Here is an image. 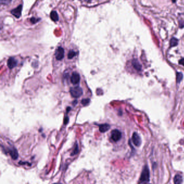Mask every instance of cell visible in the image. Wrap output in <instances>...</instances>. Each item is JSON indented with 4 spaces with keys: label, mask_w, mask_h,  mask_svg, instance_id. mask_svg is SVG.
Listing matches in <instances>:
<instances>
[{
    "label": "cell",
    "mask_w": 184,
    "mask_h": 184,
    "mask_svg": "<svg viewBox=\"0 0 184 184\" xmlns=\"http://www.w3.org/2000/svg\"><path fill=\"white\" fill-rule=\"evenodd\" d=\"M179 64H182V65H183V66H184V58H183V59H182V60H180L179 61Z\"/></svg>",
    "instance_id": "21"
},
{
    "label": "cell",
    "mask_w": 184,
    "mask_h": 184,
    "mask_svg": "<svg viewBox=\"0 0 184 184\" xmlns=\"http://www.w3.org/2000/svg\"><path fill=\"white\" fill-rule=\"evenodd\" d=\"M121 138V133L118 130H114L111 132V139L114 142H117L119 141Z\"/></svg>",
    "instance_id": "3"
},
{
    "label": "cell",
    "mask_w": 184,
    "mask_h": 184,
    "mask_svg": "<svg viewBox=\"0 0 184 184\" xmlns=\"http://www.w3.org/2000/svg\"><path fill=\"white\" fill-rule=\"evenodd\" d=\"M183 75L182 73H177V82L178 83H180L183 80Z\"/></svg>",
    "instance_id": "15"
},
{
    "label": "cell",
    "mask_w": 184,
    "mask_h": 184,
    "mask_svg": "<svg viewBox=\"0 0 184 184\" xmlns=\"http://www.w3.org/2000/svg\"><path fill=\"white\" fill-rule=\"evenodd\" d=\"M39 20H40V19H39V18H36V17H32V18H31V19H30L31 22L32 23H33V24L36 23L38 22Z\"/></svg>",
    "instance_id": "19"
},
{
    "label": "cell",
    "mask_w": 184,
    "mask_h": 184,
    "mask_svg": "<svg viewBox=\"0 0 184 184\" xmlns=\"http://www.w3.org/2000/svg\"><path fill=\"white\" fill-rule=\"evenodd\" d=\"M71 109H70V107H68V109H67V112H69V110L70 111V110Z\"/></svg>",
    "instance_id": "22"
},
{
    "label": "cell",
    "mask_w": 184,
    "mask_h": 184,
    "mask_svg": "<svg viewBox=\"0 0 184 184\" xmlns=\"http://www.w3.org/2000/svg\"><path fill=\"white\" fill-rule=\"evenodd\" d=\"M64 56V50L63 48L58 47L55 52V57L57 60H61Z\"/></svg>",
    "instance_id": "4"
},
{
    "label": "cell",
    "mask_w": 184,
    "mask_h": 184,
    "mask_svg": "<svg viewBox=\"0 0 184 184\" xmlns=\"http://www.w3.org/2000/svg\"><path fill=\"white\" fill-rule=\"evenodd\" d=\"M9 154H10V155L11 157L12 158V159L16 160L18 158V153L17 151L16 150L15 148H12V149L10 150Z\"/></svg>",
    "instance_id": "9"
},
{
    "label": "cell",
    "mask_w": 184,
    "mask_h": 184,
    "mask_svg": "<svg viewBox=\"0 0 184 184\" xmlns=\"http://www.w3.org/2000/svg\"><path fill=\"white\" fill-rule=\"evenodd\" d=\"M22 10V5H19L17 7L11 11V13L12 15H14L16 18H19L21 15V11Z\"/></svg>",
    "instance_id": "5"
},
{
    "label": "cell",
    "mask_w": 184,
    "mask_h": 184,
    "mask_svg": "<svg viewBox=\"0 0 184 184\" xmlns=\"http://www.w3.org/2000/svg\"><path fill=\"white\" fill-rule=\"evenodd\" d=\"M68 121H69V118L68 117H66L65 118H64V124H67L68 123Z\"/></svg>",
    "instance_id": "20"
},
{
    "label": "cell",
    "mask_w": 184,
    "mask_h": 184,
    "mask_svg": "<svg viewBox=\"0 0 184 184\" xmlns=\"http://www.w3.org/2000/svg\"><path fill=\"white\" fill-rule=\"evenodd\" d=\"M110 126L109 124H103L100 125L99 126V130L100 132L104 133L109 130L110 129Z\"/></svg>",
    "instance_id": "10"
},
{
    "label": "cell",
    "mask_w": 184,
    "mask_h": 184,
    "mask_svg": "<svg viewBox=\"0 0 184 184\" xmlns=\"http://www.w3.org/2000/svg\"><path fill=\"white\" fill-rule=\"evenodd\" d=\"M178 43V40L176 38H172L170 41V45L171 47H175L177 46Z\"/></svg>",
    "instance_id": "14"
},
{
    "label": "cell",
    "mask_w": 184,
    "mask_h": 184,
    "mask_svg": "<svg viewBox=\"0 0 184 184\" xmlns=\"http://www.w3.org/2000/svg\"><path fill=\"white\" fill-rule=\"evenodd\" d=\"M132 139V142L133 144L136 146H139L140 145V144H141L140 138L137 133H134L133 134Z\"/></svg>",
    "instance_id": "8"
},
{
    "label": "cell",
    "mask_w": 184,
    "mask_h": 184,
    "mask_svg": "<svg viewBox=\"0 0 184 184\" xmlns=\"http://www.w3.org/2000/svg\"><path fill=\"white\" fill-rule=\"evenodd\" d=\"M80 81V75H79L78 73H74L73 74H72V76L71 77V83H73V84H77L79 83V82Z\"/></svg>",
    "instance_id": "7"
},
{
    "label": "cell",
    "mask_w": 184,
    "mask_h": 184,
    "mask_svg": "<svg viewBox=\"0 0 184 184\" xmlns=\"http://www.w3.org/2000/svg\"><path fill=\"white\" fill-rule=\"evenodd\" d=\"M132 63L133 67L135 68L136 70H137L138 71H140L142 70V65H141L139 62L137 60H133Z\"/></svg>",
    "instance_id": "11"
},
{
    "label": "cell",
    "mask_w": 184,
    "mask_h": 184,
    "mask_svg": "<svg viewBox=\"0 0 184 184\" xmlns=\"http://www.w3.org/2000/svg\"><path fill=\"white\" fill-rule=\"evenodd\" d=\"M50 18L54 22L57 21L59 19L57 12L56 11H52L50 13Z\"/></svg>",
    "instance_id": "12"
},
{
    "label": "cell",
    "mask_w": 184,
    "mask_h": 184,
    "mask_svg": "<svg viewBox=\"0 0 184 184\" xmlns=\"http://www.w3.org/2000/svg\"><path fill=\"white\" fill-rule=\"evenodd\" d=\"M17 61L14 57H10L7 61V65L8 67L11 69L15 68L17 66Z\"/></svg>",
    "instance_id": "6"
},
{
    "label": "cell",
    "mask_w": 184,
    "mask_h": 184,
    "mask_svg": "<svg viewBox=\"0 0 184 184\" xmlns=\"http://www.w3.org/2000/svg\"><path fill=\"white\" fill-rule=\"evenodd\" d=\"M150 172L148 167L145 166L143 169L142 175H141L140 180L142 183H147L149 181Z\"/></svg>",
    "instance_id": "2"
},
{
    "label": "cell",
    "mask_w": 184,
    "mask_h": 184,
    "mask_svg": "<svg viewBox=\"0 0 184 184\" xmlns=\"http://www.w3.org/2000/svg\"><path fill=\"white\" fill-rule=\"evenodd\" d=\"M183 182V177L179 175H176L174 178V183L175 184H181Z\"/></svg>",
    "instance_id": "13"
},
{
    "label": "cell",
    "mask_w": 184,
    "mask_h": 184,
    "mask_svg": "<svg viewBox=\"0 0 184 184\" xmlns=\"http://www.w3.org/2000/svg\"><path fill=\"white\" fill-rule=\"evenodd\" d=\"M70 92L71 96L74 98H78L81 97L83 93L82 89L80 87H72L70 89Z\"/></svg>",
    "instance_id": "1"
},
{
    "label": "cell",
    "mask_w": 184,
    "mask_h": 184,
    "mask_svg": "<svg viewBox=\"0 0 184 184\" xmlns=\"http://www.w3.org/2000/svg\"><path fill=\"white\" fill-rule=\"evenodd\" d=\"M90 101V99H89V98H85V99H82V100L81 101V103L83 105L86 106L89 104Z\"/></svg>",
    "instance_id": "18"
},
{
    "label": "cell",
    "mask_w": 184,
    "mask_h": 184,
    "mask_svg": "<svg viewBox=\"0 0 184 184\" xmlns=\"http://www.w3.org/2000/svg\"><path fill=\"white\" fill-rule=\"evenodd\" d=\"M76 55V52L74 51V50H71L69 51V52L68 55V57L69 59H72Z\"/></svg>",
    "instance_id": "16"
},
{
    "label": "cell",
    "mask_w": 184,
    "mask_h": 184,
    "mask_svg": "<svg viewBox=\"0 0 184 184\" xmlns=\"http://www.w3.org/2000/svg\"><path fill=\"white\" fill-rule=\"evenodd\" d=\"M78 145L77 144H76V145L74 147V151H73V152L71 153V156H74V155H76V154H77L78 152Z\"/></svg>",
    "instance_id": "17"
},
{
    "label": "cell",
    "mask_w": 184,
    "mask_h": 184,
    "mask_svg": "<svg viewBox=\"0 0 184 184\" xmlns=\"http://www.w3.org/2000/svg\"></svg>",
    "instance_id": "23"
}]
</instances>
